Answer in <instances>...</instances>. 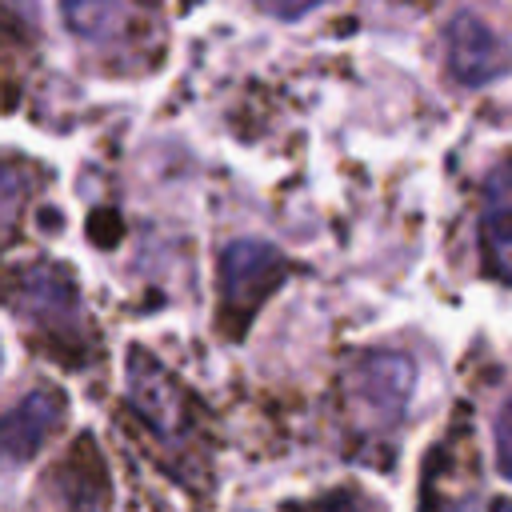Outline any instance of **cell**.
<instances>
[{
	"instance_id": "6da1fadb",
	"label": "cell",
	"mask_w": 512,
	"mask_h": 512,
	"mask_svg": "<svg viewBox=\"0 0 512 512\" xmlns=\"http://www.w3.org/2000/svg\"><path fill=\"white\" fill-rule=\"evenodd\" d=\"M288 260L260 240H232L220 252V328L240 336L260 304L284 284Z\"/></svg>"
},
{
	"instance_id": "7a4b0ae2",
	"label": "cell",
	"mask_w": 512,
	"mask_h": 512,
	"mask_svg": "<svg viewBox=\"0 0 512 512\" xmlns=\"http://www.w3.org/2000/svg\"><path fill=\"white\" fill-rule=\"evenodd\" d=\"M124 392L132 412L152 428V436L180 444L192 432V396L176 384V376L152 360L144 348L128 352V368H124Z\"/></svg>"
},
{
	"instance_id": "3957f363",
	"label": "cell",
	"mask_w": 512,
	"mask_h": 512,
	"mask_svg": "<svg viewBox=\"0 0 512 512\" xmlns=\"http://www.w3.org/2000/svg\"><path fill=\"white\" fill-rule=\"evenodd\" d=\"M448 68L460 84L480 88L512 68V48L476 16H456L448 24Z\"/></svg>"
},
{
	"instance_id": "277c9868",
	"label": "cell",
	"mask_w": 512,
	"mask_h": 512,
	"mask_svg": "<svg viewBox=\"0 0 512 512\" xmlns=\"http://www.w3.org/2000/svg\"><path fill=\"white\" fill-rule=\"evenodd\" d=\"M412 380H416V372H412L408 356L372 352V356L356 360V368H352V396L372 412L376 424L380 420L392 424L404 412L408 396H412Z\"/></svg>"
},
{
	"instance_id": "5b68a950",
	"label": "cell",
	"mask_w": 512,
	"mask_h": 512,
	"mask_svg": "<svg viewBox=\"0 0 512 512\" xmlns=\"http://www.w3.org/2000/svg\"><path fill=\"white\" fill-rule=\"evenodd\" d=\"M16 308L36 324L48 328L56 336H72L80 324V308H76V288L68 280V272L52 268V264H36L24 272L20 288H16Z\"/></svg>"
},
{
	"instance_id": "8992f818",
	"label": "cell",
	"mask_w": 512,
	"mask_h": 512,
	"mask_svg": "<svg viewBox=\"0 0 512 512\" xmlns=\"http://www.w3.org/2000/svg\"><path fill=\"white\" fill-rule=\"evenodd\" d=\"M480 252L484 268L512 280V160H500L480 188Z\"/></svg>"
},
{
	"instance_id": "52a82bcc",
	"label": "cell",
	"mask_w": 512,
	"mask_h": 512,
	"mask_svg": "<svg viewBox=\"0 0 512 512\" xmlns=\"http://www.w3.org/2000/svg\"><path fill=\"white\" fill-rule=\"evenodd\" d=\"M60 420H64V396L56 388L24 392L8 408V420H4V452H8V460L12 464L28 460L48 440V432H56Z\"/></svg>"
},
{
	"instance_id": "ba28073f",
	"label": "cell",
	"mask_w": 512,
	"mask_h": 512,
	"mask_svg": "<svg viewBox=\"0 0 512 512\" xmlns=\"http://www.w3.org/2000/svg\"><path fill=\"white\" fill-rule=\"evenodd\" d=\"M64 24L80 40H112L128 24V0H60Z\"/></svg>"
},
{
	"instance_id": "9c48e42d",
	"label": "cell",
	"mask_w": 512,
	"mask_h": 512,
	"mask_svg": "<svg viewBox=\"0 0 512 512\" xmlns=\"http://www.w3.org/2000/svg\"><path fill=\"white\" fill-rule=\"evenodd\" d=\"M420 512H472V496L464 488L452 484V472L432 456L428 472H424V500Z\"/></svg>"
},
{
	"instance_id": "30bf717a",
	"label": "cell",
	"mask_w": 512,
	"mask_h": 512,
	"mask_svg": "<svg viewBox=\"0 0 512 512\" xmlns=\"http://www.w3.org/2000/svg\"><path fill=\"white\" fill-rule=\"evenodd\" d=\"M496 468L504 480H512V392L496 412Z\"/></svg>"
},
{
	"instance_id": "8fae6325",
	"label": "cell",
	"mask_w": 512,
	"mask_h": 512,
	"mask_svg": "<svg viewBox=\"0 0 512 512\" xmlns=\"http://www.w3.org/2000/svg\"><path fill=\"white\" fill-rule=\"evenodd\" d=\"M316 4H324V0H256V8L276 16V20H296V16L312 12Z\"/></svg>"
},
{
	"instance_id": "7c38bea8",
	"label": "cell",
	"mask_w": 512,
	"mask_h": 512,
	"mask_svg": "<svg viewBox=\"0 0 512 512\" xmlns=\"http://www.w3.org/2000/svg\"><path fill=\"white\" fill-rule=\"evenodd\" d=\"M320 512H376V508L360 492H332L320 500Z\"/></svg>"
},
{
	"instance_id": "4fadbf2b",
	"label": "cell",
	"mask_w": 512,
	"mask_h": 512,
	"mask_svg": "<svg viewBox=\"0 0 512 512\" xmlns=\"http://www.w3.org/2000/svg\"><path fill=\"white\" fill-rule=\"evenodd\" d=\"M492 512H512V500H504V504H496Z\"/></svg>"
}]
</instances>
